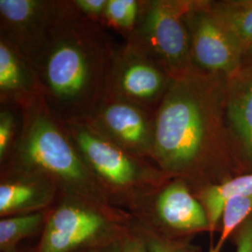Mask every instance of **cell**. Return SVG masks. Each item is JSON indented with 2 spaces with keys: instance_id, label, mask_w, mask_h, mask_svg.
Instances as JSON below:
<instances>
[{
  "instance_id": "1",
  "label": "cell",
  "mask_w": 252,
  "mask_h": 252,
  "mask_svg": "<svg viewBox=\"0 0 252 252\" xmlns=\"http://www.w3.org/2000/svg\"><path fill=\"white\" fill-rule=\"evenodd\" d=\"M220 76L193 67L173 79L155 113L152 161L171 178L200 182L223 147Z\"/></svg>"
},
{
  "instance_id": "2",
  "label": "cell",
  "mask_w": 252,
  "mask_h": 252,
  "mask_svg": "<svg viewBox=\"0 0 252 252\" xmlns=\"http://www.w3.org/2000/svg\"><path fill=\"white\" fill-rule=\"evenodd\" d=\"M117 46L102 25L61 0L54 28L34 69L42 95L62 119L87 117L104 98Z\"/></svg>"
},
{
  "instance_id": "3",
  "label": "cell",
  "mask_w": 252,
  "mask_h": 252,
  "mask_svg": "<svg viewBox=\"0 0 252 252\" xmlns=\"http://www.w3.org/2000/svg\"><path fill=\"white\" fill-rule=\"evenodd\" d=\"M1 166L39 173L56 183L60 191L115 207L82 161L62 118L43 95L22 109L17 143Z\"/></svg>"
},
{
  "instance_id": "4",
  "label": "cell",
  "mask_w": 252,
  "mask_h": 252,
  "mask_svg": "<svg viewBox=\"0 0 252 252\" xmlns=\"http://www.w3.org/2000/svg\"><path fill=\"white\" fill-rule=\"evenodd\" d=\"M62 120L82 161L115 207L129 212L140 199L171 179L152 161L113 142L87 118Z\"/></svg>"
},
{
  "instance_id": "5",
  "label": "cell",
  "mask_w": 252,
  "mask_h": 252,
  "mask_svg": "<svg viewBox=\"0 0 252 252\" xmlns=\"http://www.w3.org/2000/svg\"><path fill=\"white\" fill-rule=\"evenodd\" d=\"M134 218L125 209L60 191L42 233L27 252H82L119 243Z\"/></svg>"
},
{
  "instance_id": "6",
  "label": "cell",
  "mask_w": 252,
  "mask_h": 252,
  "mask_svg": "<svg viewBox=\"0 0 252 252\" xmlns=\"http://www.w3.org/2000/svg\"><path fill=\"white\" fill-rule=\"evenodd\" d=\"M192 0H142L140 17L125 42L175 79L194 67L185 23Z\"/></svg>"
},
{
  "instance_id": "7",
  "label": "cell",
  "mask_w": 252,
  "mask_h": 252,
  "mask_svg": "<svg viewBox=\"0 0 252 252\" xmlns=\"http://www.w3.org/2000/svg\"><path fill=\"white\" fill-rule=\"evenodd\" d=\"M129 213L139 225L172 238L209 230L202 204L189 183L179 178L169 179L140 199Z\"/></svg>"
},
{
  "instance_id": "8",
  "label": "cell",
  "mask_w": 252,
  "mask_h": 252,
  "mask_svg": "<svg viewBox=\"0 0 252 252\" xmlns=\"http://www.w3.org/2000/svg\"><path fill=\"white\" fill-rule=\"evenodd\" d=\"M173 78L134 47L117 46L104 97L124 100L156 113Z\"/></svg>"
},
{
  "instance_id": "9",
  "label": "cell",
  "mask_w": 252,
  "mask_h": 252,
  "mask_svg": "<svg viewBox=\"0 0 252 252\" xmlns=\"http://www.w3.org/2000/svg\"><path fill=\"white\" fill-rule=\"evenodd\" d=\"M185 23L194 66L210 74L236 77L243 62V49L218 22L208 1L192 0Z\"/></svg>"
},
{
  "instance_id": "10",
  "label": "cell",
  "mask_w": 252,
  "mask_h": 252,
  "mask_svg": "<svg viewBox=\"0 0 252 252\" xmlns=\"http://www.w3.org/2000/svg\"><path fill=\"white\" fill-rule=\"evenodd\" d=\"M61 0H0V36L34 67L57 20Z\"/></svg>"
},
{
  "instance_id": "11",
  "label": "cell",
  "mask_w": 252,
  "mask_h": 252,
  "mask_svg": "<svg viewBox=\"0 0 252 252\" xmlns=\"http://www.w3.org/2000/svg\"><path fill=\"white\" fill-rule=\"evenodd\" d=\"M86 118L127 152L152 161L155 113L124 100L104 97Z\"/></svg>"
},
{
  "instance_id": "12",
  "label": "cell",
  "mask_w": 252,
  "mask_h": 252,
  "mask_svg": "<svg viewBox=\"0 0 252 252\" xmlns=\"http://www.w3.org/2000/svg\"><path fill=\"white\" fill-rule=\"evenodd\" d=\"M59 193L57 184L39 173L0 167V218L50 209Z\"/></svg>"
},
{
  "instance_id": "13",
  "label": "cell",
  "mask_w": 252,
  "mask_h": 252,
  "mask_svg": "<svg viewBox=\"0 0 252 252\" xmlns=\"http://www.w3.org/2000/svg\"><path fill=\"white\" fill-rule=\"evenodd\" d=\"M42 96L33 65L7 39L0 36V105L24 109Z\"/></svg>"
},
{
  "instance_id": "14",
  "label": "cell",
  "mask_w": 252,
  "mask_h": 252,
  "mask_svg": "<svg viewBox=\"0 0 252 252\" xmlns=\"http://www.w3.org/2000/svg\"><path fill=\"white\" fill-rule=\"evenodd\" d=\"M234 79L225 94V116L245 155L252 162V79Z\"/></svg>"
},
{
  "instance_id": "15",
  "label": "cell",
  "mask_w": 252,
  "mask_h": 252,
  "mask_svg": "<svg viewBox=\"0 0 252 252\" xmlns=\"http://www.w3.org/2000/svg\"><path fill=\"white\" fill-rule=\"evenodd\" d=\"M252 194V174L236 177L220 184H206L195 193L207 214L209 231L213 232L232 199Z\"/></svg>"
},
{
  "instance_id": "16",
  "label": "cell",
  "mask_w": 252,
  "mask_h": 252,
  "mask_svg": "<svg viewBox=\"0 0 252 252\" xmlns=\"http://www.w3.org/2000/svg\"><path fill=\"white\" fill-rule=\"evenodd\" d=\"M208 7L245 53L252 48V0L208 1Z\"/></svg>"
},
{
  "instance_id": "17",
  "label": "cell",
  "mask_w": 252,
  "mask_h": 252,
  "mask_svg": "<svg viewBox=\"0 0 252 252\" xmlns=\"http://www.w3.org/2000/svg\"><path fill=\"white\" fill-rule=\"evenodd\" d=\"M49 209L0 219V252L19 247L27 238L39 236L47 221Z\"/></svg>"
},
{
  "instance_id": "18",
  "label": "cell",
  "mask_w": 252,
  "mask_h": 252,
  "mask_svg": "<svg viewBox=\"0 0 252 252\" xmlns=\"http://www.w3.org/2000/svg\"><path fill=\"white\" fill-rule=\"evenodd\" d=\"M142 0H108L102 26L127 39L135 31L140 17Z\"/></svg>"
},
{
  "instance_id": "19",
  "label": "cell",
  "mask_w": 252,
  "mask_h": 252,
  "mask_svg": "<svg viewBox=\"0 0 252 252\" xmlns=\"http://www.w3.org/2000/svg\"><path fill=\"white\" fill-rule=\"evenodd\" d=\"M22 126V110L0 107V164L4 163L17 143Z\"/></svg>"
},
{
  "instance_id": "20",
  "label": "cell",
  "mask_w": 252,
  "mask_h": 252,
  "mask_svg": "<svg viewBox=\"0 0 252 252\" xmlns=\"http://www.w3.org/2000/svg\"><path fill=\"white\" fill-rule=\"evenodd\" d=\"M136 229L143 236L148 252H191L187 245L176 238L157 234L152 230L139 225L135 221Z\"/></svg>"
},
{
  "instance_id": "21",
  "label": "cell",
  "mask_w": 252,
  "mask_h": 252,
  "mask_svg": "<svg viewBox=\"0 0 252 252\" xmlns=\"http://www.w3.org/2000/svg\"><path fill=\"white\" fill-rule=\"evenodd\" d=\"M76 10L92 22L102 25L108 0H71Z\"/></svg>"
},
{
  "instance_id": "22",
  "label": "cell",
  "mask_w": 252,
  "mask_h": 252,
  "mask_svg": "<svg viewBox=\"0 0 252 252\" xmlns=\"http://www.w3.org/2000/svg\"><path fill=\"white\" fill-rule=\"evenodd\" d=\"M119 252H148L144 238L136 229L135 220L133 230L120 244Z\"/></svg>"
},
{
  "instance_id": "23",
  "label": "cell",
  "mask_w": 252,
  "mask_h": 252,
  "mask_svg": "<svg viewBox=\"0 0 252 252\" xmlns=\"http://www.w3.org/2000/svg\"><path fill=\"white\" fill-rule=\"evenodd\" d=\"M239 228L235 252H252V214Z\"/></svg>"
},
{
  "instance_id": "24",
  "label": "cell",
  "mask_w": 252,
  "mask_h": 252,
  "mask_svg": "<svg viewBox=\"0 0 252 252\" xmlns=\"http://www.w3.org/2000/svg\"><path fill=\"white\" fill-rule=\"evenodd\" d=\"M236 77L242 79H252V48L248 50L244 54L242 65Z\"/></svg>"
},
{
  "instance_id": "25",
  "label": "cell",
  "mask_w": 252,
  "mask_h": 252,
  "mask_svg": "<svg viewBox=\"0 0 252 252\" xmlns=\"http://www.w3.org/2000/svg\"><path fill=\"white\" fill-rule=\"evenodd\" d=\"M122 241H123V240H122ZM122 241H121V242H122ZM121 242L113 244V245H110V246H107V247L93 249V250H89V251H85V252H119V247H120Z\"/></svg>"
},
{
  "instance_id": "26",
  "label": "cell",
  "mask_w": 252,
  "mask_h": 252,
  "mask_svg": "<svg viewBox=\"0 0 252 252\" xmlns=\"http://www.w3.org/2000/svg\"><path fill=\"white\" fill-rule=\"evenodd\" d=\"M27 252V251H26V252H23L22 250H20V248H19V247H16V248H12V249L6 250V251H2V252Z\"/></svg>"
},
{
  "instance_id": "27",
  "label": "cell",
  "mask_w": 252,
  "mask_h": 252,
  "mask_svg": "<svg viewBox=\"0 0 252 252\" xmlns=\"http://www.w3.org/2000/svg\"><path fill=\"white\" fill-rule=\"evenodd\" d=\"M218 252V251H217L216 249H215V247H212V246H211V248H210V250H209V252Z\"/></svg>"
}]
</instances>
